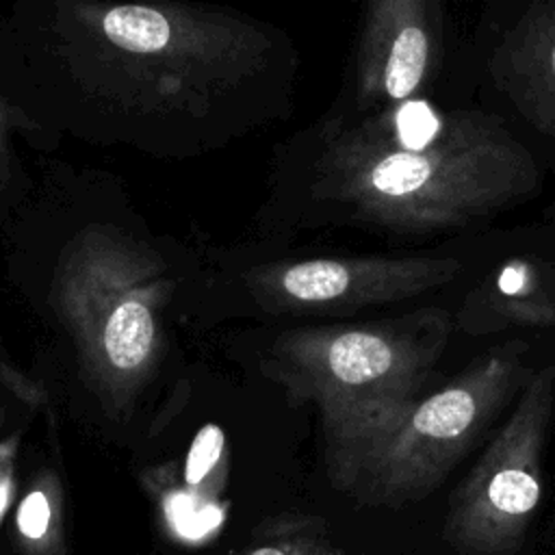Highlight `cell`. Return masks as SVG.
Instances as JSON below:
<instances>
[{
	"mask_svg": "<svg viewBox=\"0 0 555 555\" xmlns=\"http://www.w3.org/2000/svg\"><path fill=\"white\" fill-rule=\"evenodd\" d=\"M531 152L492 115L392 111L388 130L347 156V191L379 221L427 232L501 210L538 189Z\"/></svg>",
	"mask_w": 555,
	"mask_h": 555,
	"instance_id": "obj_1",
	"label": "cell"
},
{
	"mask_svg": "<svg viewBox=\"0 0 555 555\" xmlns=\"http://www.w3.org/2000/svg\"><path fill=\"white\" fill-rule=\"evenodd\" d=\"M525 356L520 340L499 345L347 440L338 451L343 486L366 505L386 509L431 496L522 390L531 375Z\"/></svg>",
	"mask_w": 555,
	"mask_h": 555,
	"instance_id": "obj_2",
	"label": "cell"
},
{
	"mask_svg": "<svg viewBox=\"0 0 555 555\" xmlns=\"http://www.w3.org/2000/svg\"><path fill=\"white\" fill-rule=\"evenodd\" d=\"M555 414V366L531 373L505 423L449 496L440 555H538L544 449Z\"/></svg>",
	"mask_w": 555,
	"mask_h": 555,
	"instance_id": "obj_3",
	"label": "cell"
},
{
	"mask_svg": "<svg viewBox=\"0 0 555 555\" xmlns=\"http://www.w3.org/2000/svg\"><path fill=\"white\" fill-rule=\"evenodd\" d=\"M440 15L429 0H382L371 7L364 35L366 98L405 106L425 87L438 54Z\"/></svg>",
	"mask_w": 555,
	"mask_h": 555,
	"instance_id": "obj_4",
	"label": "cell"
},
{
	"mask_svg": "<svg viewBox=\"0 0 555 555\" xmlns=\"http://www.w3.org/2000/svg\"><path fill=\"white\" fill-rule=\"evenodd\" d=\"M490 76L522 117L555 139V0H535L505 30Z\"/></svg>",
	"mask_w": 555,
	"mask_h": 555,
	"instance_id": "obj_5",
	"label": "cell"
},
{
	"mask_svg": "<svg viewBox=\"0 0 555 555\" xmlns=\"http://www.w3.org/2000/svg\"><path fill=\"white\" fill-rule=\"evenodd\" d=\"M457 319L466 332L555 327V269L512 258L466 297Z\"/></svg>",
	"mask_w": 555,
	"mask_h": 555,
	"instance_id": "obj_6",
	"label": "cell"
},
{
	"mask_svg": "<svg viewBox=\"0 0 555 555\" xmlns=\"http://www.w3.org/2000/svg\"><path fill=\"white\" fill-rule=\"evenodd\" d=\"M238 555H347V548L323 518L282 516L258 531Z\"/></svg>",
	"mask_w": 555,
	"mask_h": 555,
	"instance_id": "obj_7",
	"label": "cell"
},
{
	"mask_svg": "<svg viewBox=\"0 0 555 555\" xmlns=\"http://www.w3.org/2000/svg\"><path fill=\"white\" fill-rule=\"evenodd\" d=\"M15 535L22 555H65L59 501L46 483L22 499L15 514Z\"/></svg>",
	"mask_w": 555,
	"mask_h": 555,
	"instance_id": "obj_8",
	"label": "cell"
},
{
	"mask_svg": "<svg viewBox=\"0 0 555 555\" xmlns=\"http://www.w3.org/2000/svg\"><path fill=\"white\" fill-rule=\"evenodd\" d=\"M154 323L150 310L139 301L119 304L104 327V351L117 369L141 364L152 347Z\"/></svg>",
	"mask_w": 555,
	"mask_h": 555,
	"instance_id": "obj_9",
	"label": "cell"
},
{
	"mask_svg": "<svg viewBox=\"0 0 555 555\" xmlns=\"http://www.w3.org/2000/svg\"><path fill=\"white\" fill-rule=\"evenodd\" d=\"M104 35L130 52H156L169 41V22L147 7H117L104 15Z\"/></svg>",
	"mask_w": 555,
	"mask_h": 555,
	"instance_id": "obj_10",
	"label": "cell"
},
{
	"mask_svg": "<svg viewBox=\"0 0 555 555\" xmlns=\"http://www.w3.org/2000/svg\"><path fill=\"white\" fill-rule=\"evenodd\" d=\"M221 447H223V431L217 425H206L195 436L189 449L186 468H184V477L191 486L199 483L210 473V468L221 455Z\"/></svg>",
	"mask_w": 555,
	"mask_h": 555,
	"instance_id": "obj_11",
	"label": "cell"
},
{
	"mask_svg": "<svg viewBox=\"0 0 555 555\" xmlns=\"http://www.w3.org/2000/svg\"><path fill=\"white\" fill-rule=\"evenodd\" d=\"M9 481L7 479H0V518H2V514H4V509H7V505H9Z\"/></svg>",
	"mask_w": 555,
	"mask_h": 555,
	"instance_id": "obj_12",
	"label": "cell"
}]
</instances>
